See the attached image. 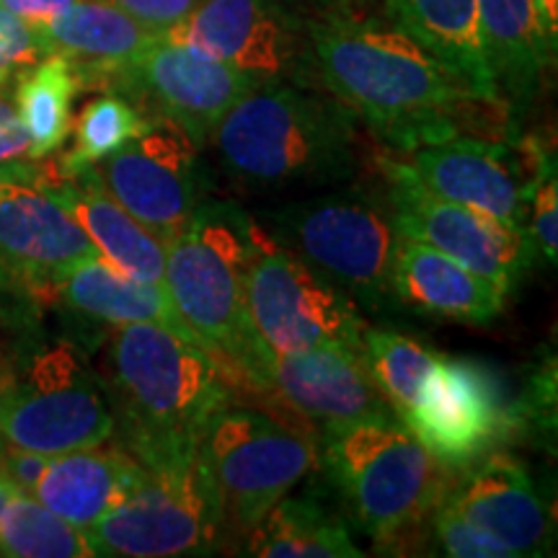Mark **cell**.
Wrapping results in <instances>:
<instances>
[{
    "instance_id": "obj_22",
    "label": "cell",
    "mask_w": 558,
    "mask_h": 558,
    "mask_svg": "<svg viewBox=\"0 0 558 558\" xmlns=\"http://www.w3.org/2000/svg\"><path fill=\"white\" fill-rule=\"evenodd\" d=\"M145 465L128 448L70 450L50 456L29 497L78 530H88L128 497L143 478Z\"/></svg>"
},
{
    "instance_id": "obj_15",
    "label": "cell",
    "mask_w": 558,
    "mask_h": 558,
    "mask_svg": "<svg viewBox=\"0 0 558 558\" xmlns=\"http://www.w3.org/2000/svg\"><path fill=\"white\" fill-rule=\"evenodd\" d=\"M41 181L29 163L0 177V279L52 292L62 271L99 254Z\"/></svg>"
},
{
    "instance_id": "obj_23",
    "label": "cell",
    "mask_w": 558,
    "mask_h": 558,
    "mask_svg": "<svg viewBox=\"0 0 558 558\" xmlns=\"http://www.w3.org/2000/svg\"><path fill=\"white\" fill-rule=\"evenodd\" d=\"M390 19L473 96L501 107L478 32L476 0H386Z\"/></svg>"
},
{
    "instance_id": "obj_35",
    "label": "cell",
    "mask_w": 558,
    "mask_h": 558,
    "mask_svg": "<svg viewBox=\"0 0 558 558\" xmlns=\"http://www.w3.org/2000/svg\"><path fill=\"white\" fill-rule=\"evenodd\" d=\"M148 29L163 34L197 9L199 0H111Z\"/></svg>"
},
{
    "instance_id": "obj_20",
    "label": "cell",
    "mask_w": 558,
    "mask_h": 558,
    "mask_svg": "<svg viewBox=\"0 0 558 558\" xmlns=\"http://www.w3.org/2000/svg\"><path fill=\"white\" fill-rule=\"evenodd\" d=\"M390 292L403 308L460 324H492L505 311V290L442 251L396 233Z\"/></svg>"
},
{
    "instance_id": "obj_28",
    "label": "cell",
    "mask_w": 558,
    "mask_h": 558,
    "mask_svg": "<svg viewBox=\"0 0 558 558\" xmlns=\"http://www.w3.org/2000/svg\"><path fill=\"white\" fill-rule=\"evenodd\" d=\"M78 68L65 54H45L26 70L16 88V111L32 140V160L52 156L73 128V99L78 94Z\"/></svg>"
},
{
    "instance_id": "obj_17",
    "label": "cell",
    "mask_w": 558,
    "mask_h": 558,
    "mask_svg": "<svg viewBox=\"0 0 558 558\" xmlns=\"http://www.w3.org/2000/svg\"><path fill=\"white\" fill-rule=\"evenodd\" d=\"M192 45L256 83L300 81V45L295 26L271 0H199L190 16L160 34Z\"/></svg>"
},
{
    "instance_id": "obj_18",
    "label": "cell",
    "mask_w": 558,
    "mask_h": 558,
    "mask_svg": "<svg viewBox=\"0 0 558 558\" xmlns=\"http://www.w3.org/2000/svg\"><path fill=\"white\" fill-rule=\"evenodd\" d=\"M269 390L282 396L308 422L318 424L324 435L360 422L396 416L365 360L347 349L313 347L275 354L269 365Z\"/></svg>"
},
{
    "instance_id": "obj_13",
    "label": "cell",
    "mask_w": 558,
    "mask_h": 558,
    "mask_svg": "<svg viewBox=\"0 0 558 558\" xmlns=\"http://www.w3.org/2000/svg\"><path fill=\"white\" fill-rule=\"evenodd\" d=\"M197 153L190 135L166 117L94 166L104 190L169 246L190 226L199 205Z\"/></svg>"
},
{
    "instance_id": "obj_5",
    "label": "cell",
    "mask_w": 558,
    "mask_h": 558,
    "mask_svg": "<svg viewBox=\"0 0 558 558\" xmlns=\"http://www.w3.org/2000/svg\"><path fill=\"white\" fill-rule=\"evenodd\" d=\"M324 463L354 520L380 546L401 538L442 499V465L399 416L326 432Z\"/></svg>"
},
{
    "instance_id": "obj_8",
    "label": "cell",
    "mask_w": 558,
    "mask_h": 558,
    "mask_svg": "<svg viewBox=\"0 0 558 558\" xmlns=\"http://www.w3.org/2000/svg\"><path fill=\"white\" fill-rule=\"evenodd\" d=\"M226 522L248 530L318 465L316 445L251 409H222L199 442Z\"/></svg>"
},
{
    "instance_id": "obj_9",
    "label": "cell",
    "mask_w": 558,
    "mask_h": 558,
    "mask_svg": "<svg viewBox=\"0 0 558 558\" xmlns=\"http://www.w3.org/2000/svg\"><path fill=\"white\" fill-rule=\"evenodd\" d=\"M114 432L107 388L70 344L45 349L13 378L0 416L3 445L41 456L96 448Z\"/></svg>"
},
{
    "instance_id": "obj_7",
    "label": "cell",
    "mask_w": 558,
    "mask_h": 558,
    "mask_svg": "<svg viewBox=\"0 0 558 558\" xmlns=\"http://www.w3.org/2000/svg\"><path fill=\"white\" fill-rule=\"evenodd\" d=\"M222 509L199 452L145 465L143 478L114 509L83 530L94 556H205L220 543Z\"/></svg>"
},
{
    "instance_id": "obj_29",
    "label": "cell",
    "mask_w": 558,
    "mask_h": 558,
    "mask_svg": "<svg viewBox=\"0 0 558 558\" xmlns=\"http://www.w3.org/2000/svg\"><path fill=\"white\" fill-rule=\"evenodd\" d=\"M0 556L5 558H90L83 530L58 518L24 492H13L0 514Z\"/></svg>"
},
{
    "instance_id": "obj_19",
    "label": "cell",
    "mask_w": 558,
    "mask_h": 558,
    "mask_svg": "<svg viewBox=\"0 0 558 558\" xmlns=\"http://www.w3.org/2000/svg\"><path fill=\"white\" fill-rule=\"evenodd\" d=\"M442 499L473 522L481 533L492 535L514 558L546 556L554 546V518L520 463L505 456L488 458L471 469L456 492Z\"/></svg>"
},
{
    "instance_id": "obj_24",
    "label": "cell",
    "mask_w": 558,
    "mask_h": 558,
    "mask_svg": "<svg viewBox=\"0 0 558 558\" xmlns=\"http://www.w3.org/2000/svg\"><path fill=\"white\" fill-rule=\"evenodd\" d=\"M481 47L501 107H525L556 62L543 37L533 0H476Z\"/></svg>"
},
{
    "instance_id": "obj_27",
    "label": "cell",
    "mask_w": 558,
    "mask_h": 558,
    "mask_svg": "<svg viewBox=\"0 0 558 558\" xmlns=\"http://www.w3.org/2000/svg\"><path fill=\"white\" fill-rule=\"evenodd\" d=\"M248 556L259 558H360L349 527L320 501L282 497L248 530Z\"/></svg>"
},
{
    "instance_id": "obj_12",
    "label": "cell",
    "mask_w": 558,
    "mask_h": 558,
    "mask_svg": "<svg viewBox=\"0 0 558 558\" xmlns=\"http://www.w3.org/2000/svg\"><path fill=\"white\" fill-rule=\"evenodd\" d=\"M401 424L442 469H471L520 427L518 407L484 362L439 354L416 407Z\"/></svg>"
},
{
    "instance_id": "obj_1",
    "label": "cell",
    "mask_w": 558,
    "mask_h": 558,
    "mask_svg": "<svg viewBox=\"0 0 558 558\" xmlns=\"http://www.w3.org/2000/svg\"><path fill=\"white\" fill-rule=\"evenodd\" d=\"M311 50L333 99L399 150L458 137L484 101L399 26L333 16L311 26Z\"/></svg>"
},
{
    "instance_id": "obj_36",
    "label": "cell",
    "mask_w": 558,
    "mask_h": 558,
    "mask_svg": "<svg viewBox=\"0 0 558 558\" xmlns=\"http://www.w3.org/2000/svg\"><path fill=\"white\" fill-rule=\"evenodd\" d=\"M32 158V140L13 104L0 99V163Z\"/></svg>"
},
{
    "instance_id": "obj_4",
    "label": "cell",
    "mask_w": 558,
    "mask_h": 558,
    "mask_svg": "<svg viewBox=\"0 0 558 558\" xmlns=\"http://www.w3.org/2000/svg\"><path fill=\"white\" fill-rule=\"evenodd\" d=\"M259 241V222L230 202H202L190 226L166 246L163 284L220 367L269 390V352L248 318L243 271Z\"/></svg>"
},
{
    "instance_id": "obj_14",
    "label": "cell",
    "mask_w": 558,
    "mask_h": 558,
    "mask_svg": "<svg viewBox=\"0 0 558 558\" xmlns=\"http://www.w3.org/2000/svg\"><path fill=\"white\" fill-rule=\"evenodd\" d=\"M107 75H117L124 88L145 96L156 117L179 124L197 148L207 143L226 111L259 86L228 62L163 37L132 60L111 68Z\"/></svg>"
},
{
    "instance_id": "obj_40",
    "label": "cell",
    "mask_w": 558,
    "mask_h": 558,
    "mask_svg": "<svg viewBox=\"0 0 558 558\" xmlns=\"http://www.w3.org/2000/svg\"><path fill=\"white\" fill-rule=\"evenodd\" d=\"M21 160H13V163H0V177H9V173L16 169Z\"/></svg>"
},
{
    "instance_id": "obj_16",
    "label": "cell",
    "mask_w": 558,
    "mask_h": 558,
    "mask_svg": "<svg viewBox=\"0 0 558 558\" xmlns=\"http://www.w3.org/2000/svg\"><path fill=\"white\" fill-rule=\"evenodd\" d=\"M409 153L411 158L401 160L403 169L435 197L481 209L522 228H527V209L535 184L541 173L554 163L550 158L538 177L525 179V171L520 169L518 158L507 145L463 135L422 145Z\"/></svg>"
},
{
    "instance_id": "obj_31",
    "label": "cell",
    "mask_w": 558,
    "mask_h": 558,
    "mask_svg": "<svg viewBox=\"0 0 558 558\" xmlns=\"http://www.w3.org/2000/svg\"><path fill=\"white\" fill-rule=\"evenodd\" d=\"M148 124V117L140 114L122 96H101L90 101L75 122V145L62 160V173H75L101 163L111 153L143 135Z\"/></svg>"
},
{
    "instance_id": "obj_30",
    "label": "cell",
    "mask_w": 558,
    "mask_h": 558,
    "mask_svg": "<svg viewBox=\"0 0 558 558\" xmlns=\"http://www.w3.org/2000/svg\"><path fill=\"white\" fill-rule=\"evenodd\" d=\"M362 360L388 399L390 409L401 418L416 407L418 396L437 365L439 352L399 331L365 329Z\"/></svg>"
},
{
    "instance_id": "obj_38",
    "label": "cell",
    "mask_w": 558,
    "mask_h": 558,
    "mask_svg": "<svg viewBox=\"0 0 558 558\" xmlns=\"http://www.w3.org/2000/svg\"><path fill=\"white\" fill-rule=\"evenodd\" d=\"M535 16L550 50H558V0H533Z\"/></svg>"
},
{
    "instance_id": "obj_33",
    "label": "cell",
    "mask_w": 558,
    "mask_h": 558,
    "mask_svg": "<svg viewBox=\"0 0 558 558\" xmlns=\"http://www.w3.org/2000/svg\"><path fill=\"white\" fill-rule=\"evenodd\" d=\"M527 230L533 235L535 248L541 251L543 259L556 264L558 256V179L556 166L550 163L541 173L538 184H535L533 197H530L527 209Z\"/></svg>"
},
{
    "instance_id": "obj_6",
    "label": "cell",
    "mask_w": 558,
    "mask_h": 558,
    "mask_svg": "<svg viewBox=\"0 0 558 558\" xmlns=\"http://www.w3.org/2000/svg\"><path fill=\"white\" fill-rule=\"evenodd\" d=\"M277 246L339 288L354 305L388 308L396 228L365 192L341 190L290 202L256 220Z\"/></svg>"
},
{
    "instance_id": "obj_2",
    "label": "cell",
    "mask_w": 558,
    "mask_h": 558,
    "mask_svg": "<svg viewBox=\"0 0 558 558\" xmlns=\"http://www.w3.org/2000/svg\"><path fill=\"white\" fill-rule=\"evenodd\" d=\"M109 365L128 435L124 448L143 465L199 452L207 424L228 407L218 360L169 326H114Z\"/></svg>"
},
{
    "instance_id": "obj_34",
    "label": "cell",
    "mask_w": 558,
    "mask_h": 558,
    "mask_svg": "<svg viewBox=\"0 0 558 558\" xmlns=\"http://www.w3.org/2000/svg\"><path fill=\"white\" fill-rule=\"evenodd\" d=\"M45 54L47 52L39 34L29 24H24L19 16L0 9V60L11 70H19L32 68Z\"/></svg>"
},
{
    "instance_id": "obj_26",
    "label": "cell",
    "mask_w": 558,
    "mask_h": 558,
    "mask_svg": "<svg viewBox=\"0 0 558 558\" xmlns=\"http://www.w3.org/2000/svg\"><path fill=\"white\" fill-rule=\"evenodd\" d=\"M37 34L47 54H65L70 62H86L99 73H109L160 39L158 32L111 0H75Z\"/></svg>"
},
{
    "instance_id": "obj_32",
    "label": "cell",
    "mask_w": 558,
    "mask_h": 558,
    "mask_svg": "<svg viewBox=\"0 0 558 558\" xmlns=\"http://www.w3.org/2000/svg\"><path fill=\"white\" fill-rule=\"evenodd\" d=\"M432 530L439 548L448 556L456 558H514L512 550L494 541L492 535L481 530L456 512L448 501L439 499L437 507L432 509Z\"/></svg>"
},
{
    "instance_id": "obj_37",
    "label": "cell",
    "mask_w": 558,
    "mask_h": 558,
    "mask_svg": "<svg viewBox=\"0 0 558 558\" xmlns=\"http://www.w3.org/2000/svg\"><path fill=\"white\" fill-rule=\"evenodd\" d=\"M75 0H0V9L19 16L24 24H29L34 32L45 29L50 21L68 11Z\"/></svg>"
},
{
    "instance_id": "obj_39",
    "label": "cell",
    "mask_w": 558,
    "mask_h": 558,
    "mask_svg": "<svg viewBox=\"0 0 558 558\" xmlns=\"http://www.w3.org/2000/svg\"><path fill=\"white\" fill-rule=\"evenodd\" d=\"M13 378H16V369H13L9 357L0 352V416H3V407H5V399H9V393H11ZM0 448H3V437H0Z\"/></svg>"
},
{
    "instance_id": "obj_25",
    "label": "cell",
    "mask_w": 558,
    "mask_h": 558,
    "mask_svg": "<svg viewBox=\"0 0 558 558\" xmlns=\"http://www.w3.org/2000/svg\"><path fill=\"white\" fill-rule=\"evenodd\" d=\"M52 292L68 308L78 311L81 316L104 320L109 326L148 320V324L169 326V329L199 341L186 326V320L181 318L163 282H145V279L122 275L109 267L101 256H90V259L62 271Z\"/></svg>"
},
{
    "instance_id": "obj_41",
    "label": "cell",
    "mask_w": 558,
    "mask_h": 558,
    "mask_svg": "<svg viewBox=\"0 0 558 558\" xmlns=\"http://www.w3.org/2000/svg\"><path fill=\"white\" fill-rule=\"evenodd\" d=\"M13 73V70L9 68V65H5V62L3 60H0V83H3L5 78H9V75Z\"/></svg>"
},
{
    "instance_id": "obj_10",
    "label": "cell",
    "mask_w": 558,
    "mask_h": 558,
    "mask_svg": "<svg viewBox=\"0 0 558 558\" xmlns=\"http://www.w3.org/2000/svg\"><path fill=\"white\" fill-rule=\"evenodd\" d=\"M248 318L271 354L333 347L362 357L357 305L308 264L277 246L259 226V241L243 271Z\"/></svg>"
},
{
    "instance_id": "obj_11",
    "label": "cell",
    "mask_w": 558,
    "mask_h": 558,
    "mask_svg": "<svg viewBox=\"0 0 558 558\" xmlns=\"http://www.w3.org/2000/svg\"><path fill=\"white\" fill-rule=\"evenodd\" d=\"M386 169L396 233L442 251L476 275L492 279L505 295L525 279L535 259V243L527 228L435 197L416 184L401 160L386 163Z\"/></svg>"
},
{
    "instance_id": "obj_21",
    "label": "cell",
    "mask_w": 558,
    "mask_h": 558,
    "mask_svg": "<svg viewBox=\"0 0 558 558\" xmlns=\"http://www.w3.org/2000/svg\"><path fill=\"white\" fill-rule=\"evenodd\" d=\"M41 186L78 222L109 267L145 282H163L166 246L104 190L94 166L62 173L60 181L45 179Z\"/></svg>"
},
{
    "instance_id": "obj_3",
    "label": "cell",
    "mask_w": 558,
    "mask_h": 558,
    "mask_svg": "<svg viewBox=\"0 0 558 558\" xmlns=\"http://www.w3.org/2000/svg\"><path fill=\"white\" fill-rule=\"evenodd\" d=\"M209 140L228 177L254 192L339 184L357 166L352 111L284 81L251 88Z\"/></svg>"
}]
</instances>
